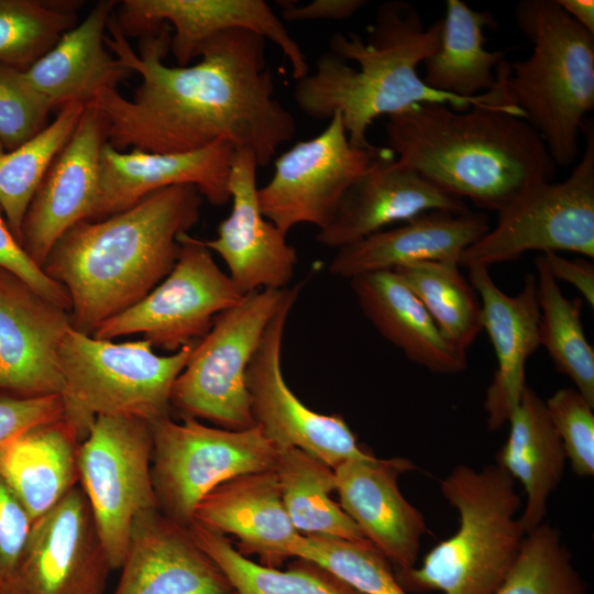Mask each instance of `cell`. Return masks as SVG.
<instances>
[{"mask_svg": "<svg viewBox=\"0 0 594 594\" xmlns=\"http://www.w3.org/2000/svg\"><path fill=\"white\" fill-rule=\"evenodd\" d=\"M383 150L353 146L341 116L333 114L320 134L276 158L273 176L258 188L262 213L286 235L304 223L323 229L345 191Z\"/></svg>", "mask_w": 594, "mask_h": 594, "instance_id": "cell-13", "label": "cell"}, {"mask_svg": "<svg viewBox=\"0 0 594 594\" xmlns=\"http://www.w3.org/2000/svg\"><path fill=\"white\" fill-rule=\"evenodd\" d=\"M441 19L426 26L419 11L404 1L380 6L366 38L337 33L330 52L321 55L314 73L296 80L299 109L316 120L339 113L350 143L372 147L367 131L381 116L402 112L415 103H447L455 110L504 98L502 84L475 98H461L429 88L418 73L438 48Z\"/></svg>", "mask_w": 594, "mask_h": 594, "instance_id": "cell-4", "label": "cell"}, {"mask_svg": "<svg viewBox=\"0 0 594 594\" xmlns=\"http://www.w3.org/2000/svg\"><path fill=\"white\" fill-rule=\"evenodd\" d=\"M585 147L562 182L538 183L497 212V222L465 249L459 265L490 267L528 251L574 252L594 258V129L582 127Z\"/></svg>", "mask_w": 594, "mask_h": 594, "instance_id": "cell-9", "label": "cell"}, {"mask_svg": "<svg viewBox=\"0 0 594 594\" xmlns=\"http://www.w3.org/2000/svg\"><path fill=\"white\" fill-rule=\"evenodd\" d=\"M300 285L292 290L267 326L248 371L251 413L264 436L277 450L296 448L331 469L346 460L369 454L339 415H323L308 408L290 391L282 369L285 326Z\"/></svg>", "mask_w": 594, "mask_h": 594, "instance_id": "cell-14", "label": "cell"}, {"mask_svg": "<svg viewBox=\"0 0 594 594\" xmlns=\"http://www.w3.org/2000/svg\"><path fill=\"white\" fill-rule=\"evenodd\" d=\"M150 426L151 475L158 508L186 527L199 502L215 487L275 466L277 449L256 425L231 430L167 416Z\"/></svg>", "mask_w": 594, "mask_h": 594, "instance_id": "cell-10", "label": "cell"}, {"mask_svg": "<svg viewBox=\"0 0 594 594\" xmlns=\"http://www.w3.org/2000/svg\"><path fill=\"white\" fill-rule=\"evenodd\" d=\"M175 265L139 302L101 323L97 339L140 333L152 346L173 353L196 343L210 330L215 318L235 306L244 294L215 262L202 240L179 237Z\"/></svg>", "mask_w": 594, "mask_h": 594, "instance_id": "cell-12", "label": "cell"}, {"mask_svg": "<svg viewBox=\"0 0 594 594\" xmlns=\"http://www.w3.org/2000/svg\"><path fill=\"white\" fill-rule=\"evenodd\" d=\"M62 418L59 395L28 397L0 389V449L28 428Z\"/></svg>", "mask_w": 594, "mask_h": 594, "instance_id": "cell-43", "label": "cell"}, {"mask_svg": "<svg viewBox=\"0 0 594 594\" xmlns=\"http://www.w3.org/2000/svg\"><path fill=\"white\" fill-rule=\"evenodd\" d=\"M117 1L95 4L82 22L65 32L57 43L23 76L53 107L89 105L105 89H117L133 72L110 53L105 31Z\"/></svg>", "mask_w": 594, "mask_h": 594, "instance_id": "cell-27", "label": "cell"}, {"mask_svg": "<svg viewBox=\"0 0 594 594\" xmlns=\"http://www.w3.org/2000/svg\"><path fill=\"white\" fill-rule=\"evenodd\" d=\"M107 142L98 110L87 105L25 212L20 244L43 266L55 242L74 224L92 218L99 190L100 154Z\"/></svg>", "mask_w": 594, "mask_h": 594, "instance_id": "cell-18", "label": "cell"}, {"mask_svg": "<svg viewBox=\"0 0 594 594\" xmlns=\"http://www.w3.org/2000/svg\"><path fill=\"white\" fill-rule=\"evenodd\" d=\"M515 19L534 47L526 59H503L497 66L505 96L540 135L556 165L570 166L594 108V34L556 0L520 1Z\"/></svg>", "mask_w": 594, "mask_h": 594, "instance_id": "cell-5", "label": "cell"}, {"mask_svg": "<svg viewBox=\"0 0 594 594\" xmlns=\"http://www.w3.org/2000/svg\"><path fill=\"white\" fill-rule=\"evenodd\" d=\"M235 148L226 141L183 153L118 151L105 143L99 190L90 221L127 210L147 195L177 185H194L215 206L230 201L229 178Z\"/></svg>", "mask_w": 594, "mask_h": 594, "instance_id": "cell-19", "label": "cell"}, {"mask_svg": "<svg viewBox=\"0 0 594 594\" xmlns=\"http://www.w3.org/2000/svg\"><path fill=\"white\" fill-rule=\"evenodd\" d=\"M32 522L0 475V594H14L18 568Z\"/></svg>", "mask_w": 594, "mask_h": 594, "instance_id": "cell-42", "label": "cell"}, {"mask_svg": "<svg viewBox=\"0 0 594 594\" xmlns=\"http://www.w3.org/2000/svg\"><path fill=\"white\" fill-rule=\"evenodd\" d=\"M117 6L114 18L125 36H141L168 24L173 31L169 51L177 66L190 65L218 35L246 30L272 41L284 53L295 80L309 73L300 45L264 0H123Z\"/></svg>", "mask_w": 594, "mask_h": 594, "instance_id": "cell-15", "label": "cell"}, {"mask_svg": "<svg viewBox=\"0 0 594 594\" xmlns=\"http://www.w3.org/2000/svg\"><path fill=\"white\" fill-rule=\"evenodd\" d=\"M544 265L557 280H564L574 286L586 302L594 306V265L584 258H565L559 253L548 252L540 255Z\"/></svg>", "mask_w": 594, "mask_h": 594, "instance_id": "cell-46", "label": "cell"}, {"mask_svg": "<svg viewBox=\"0 0 594 594\" xmlns=\"http://www.w3.org/2000/svg\"><path fill=\"white\" fill-rule=\"evenodd\" d=\"M68 310L0 267V389L28 397L61 395V343Z\"/></svg>", "mask_w": 594, "mask_h": 594, "instance_id": "cell-17", "label": "cell"}, {"mask_svg": "<svg viewBox=\"0 0 594 594\" xmlns=\"http://www.w3.org/2000/svg\"><path fill=\"white\" fill-rule=\"evenodd\" d=\"M287 553L323 569L362 594H407L389 561L369 541L300 534Z\"/></svg>", "mask_w": 594, "mask_h": 594, "instance_id": "cell-38", "label": "cell"}, {"mask_svg": "<svg viewBox=\"0 0 594 594\" xmlns=\"http://www.w3.org/2000/svg\"><path fill=\"white\" fill-rule=\"evenodd\" d=\"M292 287L244 295L219 314L194 346L170 392V408L179 418L205 419L220 428L254 426L246 371L271 320Z\"/></svg>", "mask_w": 594, "mask_h": 594, "instance_id": "cell-8", "label": "cell"}, {"mask_svg": "<svg viewBox=\"0 0 594 594\" xmlns=\"http://www.w3.org/2000/svg\"><path fill=\"white\" fill-rule=\"evenodd\" d=\"M188 529L197 546L221 570L237 594H362L307 561L290 570H277L251 561L223 535L194 522Z\"/></svg>", "mask_w": 594, "mask_h": 594, "instance_id": "cell-34", "label": "cell"}, {"mask_svg": "<svg viewBox=\"0 0 594 594\" xmlns=\"http://www.w3.org/2000/svg\"><path fill=\"white\" fill-rule=\"evenodd\" d=\"M274 471L285 509L299 534L367 541L329 496L336 491L333 469L299 449L287 448L277 450Z\"/></svg>", "mask_w": 594, "mask_h": 594, "instance_id": "cell-32", "label": "cell"}, {"mask_svg": "<svg viewBox=\"0 0 594 594\" xmlns=\"http://www.w3.org/2000/svg\"><path fill=\"white\" fill-rule=\"evenodd\" d=\"M507 422L508 438L496 463L525 488L527 498L519 520L527 534L543 522L549 497L562 480L566 457L546 403L530 387L524 389Z\"/></svg>", "mask_w": 594, "mask_h": 594, "instance_id": "cell-30", "label": "cell"}, {"mask_svg": "<svg viewBox=\"0 0 594 594\" xmlns=\"http://www.w3.org/2000/svg\"><path fill=\"white\" fill-rule=\"evenodd\" d=\"M52 105L24 78L23 70L0 64V142L6 152L46 127Z\"/></svg>", "mask_w": 594, "mask_h": 594, "instance_id": "cell-40", "label": "cell"}, {"mask_svg": "<svg viewBox=\"0 0 594 594\" xmlns=\"http://www.w3.org/2000/svg\"><path fill=\"white\" fill-rule=\"evenodd\" d=\"M494 594H586L559 530L547 522L527 532L519 553Z\"/></svg>", "mask_w": 594, "mask_h": 594, "instance_id": "cell-39", "label": "cell"}, {"mask_svg": "<svg viewBox=\"0 0 594 594\" xmlns=\"http://www.w3.org/2000/svg\"><path fill=\"white\" fill-rule=\"evenodd\" d=\"M540 311L539 338L554 367L594 406V350L582 323V300L562 293L540 255L535 261Z\"/></svg>", "mask_w": 594, "mask_h": 594, "instance_id": "cell-33", "label": "cell"}, {"mask_svg": "<svg viewBox=\"0 0 594 594\" xmlns=\"http://www.w3.org/2000/svg\"><path fill=\"white\" fill-rule=\"evenodd\" d=\"M469 282L479 296L482 330L497 362L484 400L488 429L496 431L520 400L527 386L526 363L540 346L536 276L528 273L521 290L513 296L498 288L488 267H469Z\"/></svg>", "mask_w": 594, "mask_h": 594, "instance_id": "cell-24", "label": "cell"}, {"mask_svg": "<svg viewBox=\"0 0 594 594\" xmlns=\"http://www.w3.org/2000/svg\"><path fill=\"white\" fill-rule=\"evenodd\" d=\"M196 343L158 355L144 339L119 343L70 328L58 350L63 419L81 442L99 416H170L173 385Z\"/></svg>", "mask_w": 594, "mask_h": 594, "instance_id": "cell-7", "label": "cell"}, {"mask_svg": "<svg viewBox=\"0 0 594 594\" xmlns=\"http://www.w3.org/2000/svg\"><path fill=\"white\" fill-rule=\"evenodd\" d=\"M202 200L194 185L172 186L64 232L42 268L67 293L73 329L92 336L161 283L177 261L179 237L198 223Z\"/></svg>", "mask_w": 594, "mask_h": 594, "instance_id": "cell-2", "label": "cell"}, {"mask_svg": "<svg viewBox=\"0 0 594 594\" xmlns=\"http://www.w3.org/2000/svg\"><path fill=\"white\" fill-rule=\"evenodd\" d=\"M230 594H237V593H235V592L233 591V592H232V593H230Z\"/></svg>", "mask_w": 594, "mask_h": 594, "instance_id": "cell-49", "label": "cell"}, {"mask_svg": "<svg viewBox=\"0 0 594 594\" xmlns=\"http://www.w3.org/2000/svg\"><path fill=\"white\" fill-rule=\"evenodd\" d=\"M257 167L252 152L234 151L229 178L231 211L219 223L217 238L204 241L220 255L228 275L244 295L287 288L298 261L287 235L261 211Z\"/></svg>", "mask_w": 594, "mask_h": 594, "instance_id": "cell-20", "label": "cell"}, {"mask_svg": "<svg viewBox=\"0 0 594 594\" xmlns=\"http://www.w3.org/2000/svg\"><path fill=\"white\" fill-rule=\"evenodd\" d=\"M350 284L365 317L410 361L440 374L468 367L466 353L443 337L419 298L393 270L354 276Z\"/></svg>", "mask_w": 594, "mask_h": 594, "instance_id": "cell-28", "label": "cell"}, {"mask_svg": "<svg viewBox=\"0 0 594 594\" xmlns=\"http://www.w3.org/2000/svg\"><path fill=\"white\" fill-rule=\"evenodd\" d=\"M431 210L461 213L469 209L462 199L400 164L384 147L345 191L333 218L318 230L316 239L321 245L340 249Z\"/></svg>", "mask_w": 594, "mask_h": 594, "instance_id": "cell-21", "label": "cell"}, {"mask_svg": "<svg viewBox=\"0 0 594 594\" xmlns=\"http://www.w3.org/2000/svg\"><path fill=\"white\" fill-rule=\"evenodd\" d=\"M280 19L288 22L315 20H345L367 2L365 0H314L308 3L279 1Z\"/></svg>", "mask_w": 594, "mask_h": 594, "instance_id": "cell-45", "label": "cell"}, {"mask_svg": "<svg viewBox=\"0 0 594 594\" xmlns=\"http://www.w3.org/2000/svg\"><path fill=\"white\" fill-rule=\"evenodd\" d=\"M459 266L426 261L393 271L419 298L443 337L466 353L482 331L481 302Z\"/></svg>", "mask_w": 594, "mask_h": 594, "instance_id": "cell-35", "label": "cell"}, {"mask_svg": "<svg viewBox=\"0 0 594 594\" xmlns=\"http://www.w3.org/2000/svg\"><path fill=\"white\" fill-rule=\"evenodd\" d=\"M107 29L108 50L142 79L132 99L105 89L89 103L102 119L107 143L118 151L183 153L226 141L266 166L294 136L295 119L275 97L261 35L228 31L204 46L198 63L168 66L163 62L168 24L141 35L138 54L114 12Z\"/></svg>", "mask_w": 594, "mask_h": 594, "instance_id": "cell-1", "label": "cell"}, {"mask_svg": "<svg viewBox=\"0 0 594 594\" xmlns=\"http://www.w3.org/2000/svg\"><path fill=\"white\" fill-rule=\"evenodd\" d=\"M490 229L487 217L481 212L426 211L338 249L329 272L351 279L426 261L459 264L462 252Z\"/></svg>", "mask_w": 594, "mask_h": 594, "instance_id": "cell-25", "label": "cell"}, {"mask_svg": "<svg viewBox=\"0 0 594 594\" xmlns=\"http://www.w3.org/2000/svg\"><path fill=\"white\" fill-rule=\"evenodd\" d=\"M440 491L459 512V528L419 568L396 571L398 583L414 593L494 594L526 536L515 480L497 463L481 470L460 464L441 481Z\"/></svg>", "mask_w": 594, "mask_h": 594, "instance_id": "cell-6", "label": "cell"}, {"mask_svg": "<svg viewBox=\"0 0 594 594\" xmlns=\"http://www.w3.org/2000/svg\"><path fill=\"white\" fill-rule=\"evenodd\" d=\"M413 468L404 458L377 459L369 453L333 469L340 507L396 571L414 566L427 530L424 515L398 486L400 474Z\"/></svg>", "mask_w": 594, "mask_h": 594, "instance_id": "cell-22", "label": "cell"}, {"mask_svg": "<svg viewBox=\"0 0 594 594\" xmlns=\"http://www.w3.org/2000/svg\"><path fill=\"white\" fill-rule=\"evenodd\" d=\"M152 431L146 420L99 416L78 450V483L112 570L124 560L132 525L160 509L151 475Z\"/></svg>", "mask_w": 594, "mask_h": 594, "instance_id": "cell-11", "label": "cell"}, {"mask_svg": "<svg viewBox=\"0 0 594 594\" xmlns=\"http://www.w3.org/2000/svg\"><path fill=\"white\" fill-rule=\"evenodd\" d=\"M79 444L62 418L30 427L0 449V475L32 521L78 485Z\"/></svg>", "mask_w": 594, "mask_h": 594, "instance_id": "cell-29", "label": "cell"}, {"mask_svg": "<svg viewBox=\"0 0 594 594\" xmlns=\"http://www.w3.org/2000/svg\"><path fill=\"white\" fill-rule=\"evenodd\" d=\"M496 26L490 11L473 10L461 0H447L438 48L424 62V82L436 91L461 98L493 90L496 68L505 54L486 50L484 31Z\"/></svg>", "mask_w": 594, "mask_h": 594, "instance_id": "cell-31", "label": "cell"}, {"mask_svg": "<svg viewBox=\"0 0 594 594\" xmlns=\"http://www.w3.org/2000/svg\"><path fill=\"white\" fill-rule=\"evenodd\" d=\"M76 4L0 0V64L28 69L77 25Z\"/></svg>", "mask_w": 594, "mask_h": 594, "instance_id": "cell-37", "label": "cell"}, {"mask_svg": "<svg viewBox=\"0 0 594 594\" xmlns=\"http://www.w3.org/2000/svg\"><path fill=\"white\" fill-rule=\"evenodd\" d=\"M85 107L79 102L65 105L36 135L0 156V207L19 243L28 207L53 161L75 131Z\"/></svg>", "mask_w": 594, "mask_h": 594, "instance_id": "cell-36", "label": "cell"}, {"mask_svg": "<svg viewBox=\"0 0 594 594\" xmlns=\"http://www.w3.org/2000/svg\"><path fill=\"white\" fill-rule=\"evenodd\" d=\"M113 594H230L226 575L197 546L188 527L160 509L139 515Z\"/></svg>", "mask_w": 594, "mask_h": 594, "instance_id": "cell-23", "label": "cell"}, {"mask_svg": "<svg viewBox=\"0 0 594 594\" xmlns=\"http://www.w3.org/2000/svg\"><path fill=\"white\" fill-rule=\"evenodd\" d=\"M2 215L0 207V267L19 276L45 299L70 311V300L65 289L26 254Z\"/></svg>", "mask_w": 594, "mask_h": 594, "instance_id": "cell-44", "label": "cell"}, {"mask_svg": "<svg viewBox=\"0 0 594 594\" xmlns=\"http://www.w3.org/2000/svg\"><path fill=\"white\" fill-rule=\"evenodd\" d=\"M111 566L79 485L32 522L14 594H102Z\"/></svg>", "mask_w": 594, "mask_h": 594, "instance_id": "cell-16", "label": "cell"}, {"mask_svg": "<svg viewBox=\"0 0 594 594\" xmlns=\"http://www.w3.org/2000/svg\"><path fill=\"white\" fill-rule=\"evenodd\" d=\"M6 153V150L2 145V143L0 142V156H2L3 154Z\"/></svg>", "mask_w": 594, "mask_h": 594, "instance_id": "cell-48", "label": "cell"}, {"mask_svg": "<svg viewBox=\"0 0 594 594\" xmlns=\"http://www.w3.org/2000/svg\"><path fill=\"white\" fill-rule=\"evenodd\" d=\"M388 148L447 194L498 212L525 189L550 182L557 165L506 97L455 110L421 102L388 116Z\"/></svg>", "mask_w": 594, "mask_h": 594, "instance_id": "cell-3", "label": "cell"}, {"mask_svg": "<svg viewBox=\"0 0 594 594\" xmlns=\"http://www.w3.org/2000/svg\"><path fill=\"white\" fill-rule=\"evenodd\" d=\"M193 522L212 532L233 535L239 552L254 553L275 568L300 535L285 509L274 469L228 480L197 505Z\"/></svg>", "mask_w": 594, "mask_h": 594, "instance_id": "cell-26", "label": "cell"}, {"mask_svg": "<svg viewBox=\"0 0 594 594\" xmlns=\"http://www.w3.org/2000/svg\"><path fill=\"white\" fill-rule=\"evenodd\" d=\"M566 14L581 28L594 34L593 0H556Z\"/></svg>", "mask_w": 594, "mask_h": 594, "instance_id": "cell-47", "label": "cell"}, {"mask_svg": "<svg viewBox=\"0 0 594 594\" xmlns=\"http://www.w3.org/2000/svg\"><path fill=\"white\" fill-rule=\"evenodd\" d=\"M544 403L571 469L578 476H593L594 406L574 387L558 389Z\"/></svg>", "mask_w": 594, "mask_h": 594, "instance_id": "cell-41", "label": "cell"}]
</instances>
